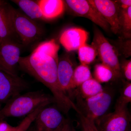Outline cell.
Here are the masks:
<instances>
[{
    "mask_svg": "<svg viewBox=\"0 0 131 131\" xmlns=\"http://www.w3.org/2000/svg\"><path fill=\"white\" fill-rule=\"evenodd\" d=\"M79 88L78 95L83 99L95 96L104 90L101 83L93 78L84 82Z\"/></svg>",
    "mask_w": 131,
    "mask_h": 131,
    "instance_id": "cell-16",
    "label": "cell"
},
{
    "mask_svg": "<svg viewBox=\"0 0 131 131\" xmlns=\"http://www.w3.org/2000/svg\"><path fill=\"white\" fill-rule=\"evenodd\" d=\"M28 83L21 77L0 68V105L20 94L28 88Z\"/></svg>",
    "mask_w": 131,
    "mask_h": 131,
    "instance_id": "cell-8",
    "label": "cell"
},
{
    "mask_svg": "<svg viewBox=\"0 0 131 131\" xmlns=\"http://www.w3.org/2000/svg\"><path fill=\"white\" fill-rule=\"evenodd\" d=\"M16 36L12 28L5 6V1H0V39L2 42L14 41Z\"/></svg>",
    "mask_w": 131,
    "mask_h": 131,
    "instance_id": "cell-14",
    "label": "cell"
},
{
    "mask_svg": "<svg viewBox=\"0 0 131 131\" xmlns=\"http://www.w3.org/2000/svg\"><path fill=\"white\" fill-rule=\"evenodd\" d=\"M78 55L81 64L88 65L95 59L97 53L96 49L92 45L86 44L78 49Z\"/></svg>",
    "mask_w": 131,
    "mask_h": 131,
    "instance_id": "cell-19",
    "label": "cell"
},
{
    "mask_svg": "<svg viewBox=\"0 0 131 131\" xmlns=\"http://www.w3.org/2000/svg\"><path fill=\"white\" fill-rule=\"evenodd\" d=\"M1 105H0V109H1Z\"/></svg>",
    "mask_w": 131,
    "mask_h": 131,
    "instance_id": "cell-29",
    "label": "cell"
},
{
    "mask_svg": "<svg viewBox=\"0 0 131 131\" xmlns=\"http://www.w3.org/2000/svg\"><path fill=\"white\" fill-rule=\"evenodd\" d=\"M88 33L81 28L70 27L63 32L59 38V41L68 51L78 50L86 44Z\"/></svg>",
    "mask_w": 131,
    "mask_h": 131,
    "instance_id": "cell-12",
    "label": "cell"
},
{
    "mask_svg": "<svg viewBox=\"0 0 131 131\" xmlns=\"http://www.w3.org/2000/svg\"><path fill=\"white\" fill-rule=\"evenodd\" d=\"M122 75H123L128 81L131 80V61L128 60L125 61L120 66Z\"/></svg>",
    "mask_w": 131,
    "mask_h": 131,
    "instance_id": "cell-24",
    "label": "cell"
},
{
    "mask_svg": "<svg viewBox=\"0 0 131 131\" xmlns=\"http://www.w3.org/2000/svg\"><path fill=\"white\" fill-rule=\"evenodd\" d=\"M64 2L75 15L88 19L105 31L110 29L109 25L90 0H66Z\"/></svg>",
    "mask_w": 131,
    "mask_h": 131,
    "instance_id": "cell-7",
    "label": "cell"
},
{
    "mask_svg": "<svg viewBox=\"0 0 131 131\" xmlns=\"http://www.w3.org/2000/svg\"><path fill=\"white\" fill-rule=\"evenodd\" d=\"M54 102L53 97L42 91L20 94L10 99L0 109V120L8 117L27 116L39 107L47 106Z\"/></svg>",
    "mask_w": 131,
    "mask_h": 131,
    "instance_id": "cell-1",
    "label": "cell"
},
{
    "mask_svg": "<svg viewBox=\"0 0 131 131\" xmlns=\"http://www.w3.org/2000/svg\"><path fill=\"white\" fill-rule=\"evenodd\" d=\"M74 69L70 58L67 55L59 58L58 65V80L61 89L70 98L74 89L73 76Z\"/></svg>",
    "mask_w": 131,
    "mask_h": 131,
    "instance_id": "cell-11",
    "label": "cell"
},
{
    "mask_svg": "<svg viewBox=\"0 0 131 131\" xmlns=\"http://www.w3.org/2000/svg\"><path fill=\"white\" fill-rule=\"evenodd\" d=\"M1 39H0V46H1Z\"/></svg>",
    "mask_w": 131,
    "mask_h": 131,
    "instance_id": "cell-28",
    "label": "cell"
},
{
    "mask_svg": "<svg viewBox=\"0 0 131 131\" xmlns=\"http://www.w3.org/2000/svg\"><path fill=\"white\" fill-rule=\"evenodd\" d=\"M79 115L82 131H100L94 121L85 117L82 114Z\"/></svg>",
    "mask_w": 131,
    "mask_h": 131,
    "instance_id": "cell-23",
    "label": "cell"
},
{
    "mask_svg": "<svg viewBox=\"0 0 131 131\" xmlns=\"http://www.w3.org/2000/svg\"><path fill=\"white\" fill-rule=\"evenodd\" d=\"M93 78L88 66L81 64L74 69L73 76L74 89L80 86L81 84Z\"/></svg>",
    "mask_w": 131,
    "mask_h": 131,
    "instance_id": "cell-17",
    "label": "cell"
},
{
    "mask_svg": "<svg viewBox=\"0 0 131 131\" xmlns=\"http://www.w3.org/2000/svg\"><path fill=\"white\" fill-rule=\"evenodd\" d=\"M37 2L45 19L57 18L63 13L65 9V3L62 0H40Z\"/></svg>",
    "mask_w": 131,
    "mask_h": 131,
    "instance_id": "cell-13",
    "label": "cell"
},
{
    "mask_svg": "<svg viewBox=\"0 0 131 131\" xmlns=\"http://www.w3.org/2000/svg\"><path fill=\"white\" fill-rule=\"evenodd\" d=\"M61 131H76V130L72 125H71L70 121H69L63 129Z\"/></svg>",
    "mask_w": 131,
    "mask_h": 131,
    "instance_id": "cell-27",
    "label": "cell"
},
{
    "mask_svg": "<svg viewBox=\"0 0 131 131\" xmlns=\"http://www.w3.org/2000/svg\"><path fill=\"white\" fill-rule=\"evenodd\" d=\"M16 126H12L4 120H0V131H14Z\"/></svg>",
    "mask_w": 131,
    "mask_h": 131,
    "instance_id": "cell-25",
    "label": "cell"
},
{
    "mask_svg": "<svg viewBox=\"0 0 131 131\" xmlns=\"http://www.w3.org/2000/svg\"><path fill=\"white\" fill-rule=\"evenodd\" d=\"M120 22V33H122L126 38H130L131 32V6L126 9L121 8Z\"/></svg>",
    "mask_w": 131,
    "mask_h": 131,
    "instance_id": "cell-18",
    "label": "cell"
},
{
    "mask_svg": "<svg viewBox=\"0 0 131 131\" xmlns=\"http://www.w3.org/2000/svg\"><path fill=\"white\" fill-rule=\"evenodd\" d=\"M5 6L15 33L24 45H28L40 38L42 30L35 21L6 1Z\"/></svg>",
    "mask_w": 131,
    "mask_h": 131,
    "instance_id": "cell-2",
    "label": "cell"
},
{
    "mask_svg": "<svg viewBox=\"0 0 131 131\" xmlns=\"http://www.w3.org/2000/svg\"><path fill=\"white\" fill-rule=\"evenodd\" d=\"M35 131H61L69 122L57 108H44L34 121Z\"/></svg>",
    "mask_w": 131,
    "mask_h": 131,
    "instance_id": "cell-6",
    "label": "cell"
},
{
    "mask_svg": "<svg viewBox=\"0 0 131 131\" xmlns=\"http://www.w3.org/2000/svg\"><path fill=\"white\" fill-rule=\"evenodd\" d=\"M94 75V79L100 83L110 81L114 78L112 71L102 63L97 64L95 65Z\"/></svg>",
    "mask_w": 131,
    "mask_h": 131,
    "instance_id": "cell-20",
    "label": "cell"
},
{
    "mask_svg": "<svg viewBox=\"0 0 131 131\" xmlns=\"http://www.w3.org/2000/svg\"><path fill=\"white\" fill-rule=\"evenodd\" d=\"M47 106L43 105L39 107L35 111L27 115L18 125L16 126L15 130L14 131H27L31 124L35 120L37 115L42 109Z\"/></svg>",
    "mask_w": 131,
    "mask_h": 131,
    "instance_id": "cell-21",
    "label": "cell"
},
{
    "mask_svg": "<svg viewBox=\"0 0 131 131\" xmlns=\"http://www.w3.org/2000/svg\"><path fill=\"white\" fill-rule=\"evenodd\" d=\"M91 45L96 49L102 63L112 71L114 78L120 77L122 74L117 52L98 29L95 30Z\"/></svg>",
    "mask_w": 131,
    "mask_h": 131,
    "instance_id": "cell-4",
    "label": "cell"
},
{
    "mask_svg": "<svg viewBox=\"0 0 131 131\" xmlns=\"http://www.w3.org/2000/svg\"><path fill=\"white\" fill-rule=\"evenodd\" d=\"M20 47L14 41L2 42L0 46V68L18 75L16 68L20 58Z\"/></svg>",
    "mask_w": 131,
    "mask_h": 131,
    "instance_id": "cell-10",
    "label": "cell"
},
{
    "mask_svg": "<svg viewBox=\"0 0 131 131\" xmlns=\"http://www.w3.org/2000/svg\"><path fill=\"white\" fill-rule=\"evenodd\" d=\"M13 2L18 6L25 15L31 19H43L41 9L37 1L31 0H14Z\"/></svg>",
    "mask_w": 131,
    "mask_h": 131,
    "instance_id": "cell-15",
    "label": "cell"
},
{
    "mask_svg": "<svg viewBox=\"0 0 131 131\" xmlns=\"http://www.w3.org/2000/svg\"><path fill=\"white\" fill-rule=\"evenodd\" d=\"M131 102V84L128 82L124 84L121 91L120 95L117 100L115 106H127Z\"/></svg>",
    "mask_w": 131,
    "mask_h": 131,
    "instance_id": "cell-22",
    "label": "cell"
},
{
    "mask_svg": "<svg viewBox=\"0 0 131 131\" xmlns=\"http://www.w3.org/2000/svg\"><path fill=\"white\" fill-rule=\"evenodd\" d=\"M106 21L110 30L115 34L120 33L121 8L115 1L110 0H90Z\"/></svg>",
    "mask_w": 131,
    "mask_h": 131,
    "instance_id": "cell-9",
    "label": "cell"
},
{
    "mask_svg": "<svg viewBox=\"0 0 131 131\" xmlns=\"http://www.w3.org/2000/svg\"><path fill=\"white\" fill-rule=\"evenodd\" d=\"M115 2L121 9H126L131 6V0H120L115 1Z\"/></svg>",
    "mask_w": 131,
    "mask_h": 131,
    "instance_id": "cell-26",
    "label": "cell"
},
{
    "mask_svg": "<svg viewBox=\"0 0 131 131\" xmlns=\"http://www.w3.org/2000/svg\"><path fill=\"white\" fill-rule=\"evenodd\" d=\"M78 107L81 114L94 122L106 114L112 102V93L103 90L95 96L83 99L78 95Z\"/></svg>",
    "mask_w": 131,
    "mask_h": 131,
    "instance_id": "cell-3",
    "label": "cell"
},
{
    "mask_svg": "<svg viewBox=\"0 0 131 131\" xmlns=\"http://www.w3.org/2000/svg\"><path fill=\"white\" fill-rule=\"evenodd\" d=\"M131 116L127 106H115L114 112L95 121L100 131H130Z\"/></svg>",
    "mask_w": 131,
    "mask_h": 131,
    "instance_id": "cell-5",
    "label": "cell"
}]
</instances>
